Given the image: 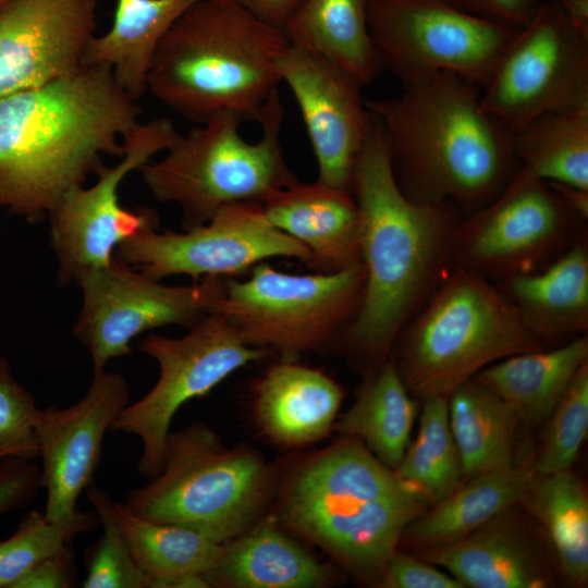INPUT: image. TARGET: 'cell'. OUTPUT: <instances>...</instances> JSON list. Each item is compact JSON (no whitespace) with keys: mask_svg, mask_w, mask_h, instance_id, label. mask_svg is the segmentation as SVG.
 <instances>
[{"mask_svg":"<svg viewBox=\"0 0 588 588\" xmlns=\"http://www.w3.org/2000/svg\"><path fill=\"white\" fill-rule=\"evenodd\" d=\"M343 400L338 382L295 360L270 366L253 390V416L273 443L298 448L322 440L333 429Z\"/></svg>","mask_w":588,"mask_h":588,"instance_id":"cell-22","label":"cell"},{"mask_svg":"<svg viewBox=\"0 0 588 588\" xmlns=\"http://www.w3.org/2000/svg\"><path fill=\"white\" fill-rule=\"evenodd\" d=\"M87 499L103 527L90 550L84 588H148L149 577L135 561L114 515V502L102 489L90 485Z\"/></svg>","mask_w":588,"mask_h":588,"instance_id":"cell-37","label":"cell"},{"mask_svg":"<svg viewBox=\"0 0 588 588\" xmlns=\"http://www.w3.org/2000/svg\"><path fill=\"white\" fill-rule=\"evenodd\" d=\"M519 504L544 531L560 575L567 584H588V495L571 470L536 474Z\"/></svg>","mask_w":588,"mask_h":588,"instance_id":"cell-30","label":"cell"},{"mask_svg":"<svg viewBox=\"0 0 588 588\" xmlns=\"http://www.w3.org/2000/svg\"><path fill=\"white\" fill-rule=\"evenodd\" d=\"M75 573V556L66 544L28 569L11 588H70L76 586Z\"/></svg>","mask_w":588,"mask_h":588,"instance_id":"cell-41","label":"cell"},{"mask_svg":"<svg viewBox=\"0 0 588 588\" xmlns=\"http://www.w3.org/2000/svg\"><path fill=\"white\" fill-rule=\"evenodd\" d=\"M400 339V376L413 396L449 397L485 367L544 348L514 304L487 277L453 267L407 322Z\"/></svg>","mask_w":588,"mask_h":588,"instance_id":"cell-7","label":"cell"},{"mask_svg":"<svg viewBox=\"0 0 588 588\" xmlns=\"http://www.w3.org/2000/svg\"><path fill=\"white\" fill-rule=\"evenodd\" d=\"M260 22L284 32L304 0H234Z\"/></svg>","mask_w":588,"mask_h":588,"instance_id":"cell-43","label":"cell"},{"mask_svg":"<svg viewBox=\"0 0 588 588\" xmlns=\"http://www.w3.org/2000/svg\"><path fill=\"white\" fill-rule=\"evenodd\" d=\"M274 520L376 586L405 528L429 506L360 440L342 437L279 473Z\"/></svg>","mask_w":588,"mask_h":588,"instance_id":"cell-4","label":"cell"},{"mask_svg":"<svg viewBox=\"0 0 588 588\" xmlns=\"http://www.w3.org/2000/svg\"><path fill=\"white\" fill-rule=\"evenodd\" d=\"M248 274L226 279L211 313L226 318L246 344L274 351L282 360L338 342L358 311L365 284L363 266L295 274L260 262Z\"/></svg>","mask_w":588,"mask_h":588,"instance_id":"cell-9","label":"cell"},{"mask_svg":"<svg viewBox=\"0 0 588 588\" xmlns=\"http://www.w3.org/2000/svg\"><path fill=\"white\" fill-rule=\"evenodd\" d=\"M536 474L532 458L505 470L463 480L446 499L416 517L403 531L400 543L418 551L467 536L502 512L519 505Z\"/></svg>","mask_w":588,"mask_h":588,"instance_id":"cell-25","label":"cell"},{"mask_svg":"<svg viewBox=\"0 0 588 588\" xmlns=\"http://www.w3.org/2000/svg\"><path fill=\"white\" fill-rule=\"evenodd\" d=\"M201 0H117L110 28L95 35L83 65L108 68L135 100L147 91L156 49L173 24Z\"/></svg>","mask_w":588,"mask_h":588,"instance_id":"cell-26","label":"cell"},{"mask_svg":"<svg viewBox=\"0 0 588 588\" xmlns=\"http://www.w3.org/2000/svg\"><path fill=\"white\" fill-rule=\"evenodd\" d=\"M40 487V469L30 461L0 462V514L27 505Z\"/></svg>","mask_w":588,"mask_h":588,"instance_id":"cell-40","label":"cell"},{"mask_svg":"<svg viewBox=\"0 0 588 588\" xmlns=\"http://www.w3.org/2000/svg\"><path fill=\"white\" fill-rule=\"evenodd\" d=\"M547 183V182H546ZM562 200L583 220L588 217V189L548 183Z\"/></svg>","mask_w":588,"mask_h":588,"instance_id":"cell-44","label":"cell"},{"mask_svg":"<svg viewBox=\"0 0 588 588\" xmlns=\"http://www.w3.org/2000/svg\"><path fill=\"white\" fill-rule=\"evenodd\" d=\"M179 136L169 119L139 121L123 138L119 162L103 166L90 187L71 189L49 212L50 245L60 284L75 282L82 273L109 265L121 243L146 226L158 225L156 210L122 206L119 189L132 171L166 151Z\"/></svg>","mask_w":588,"mask_h":588,"instance_id":"cell-14","label":"cell"},{"mask_svg":"<svg viewBox=\"0 0 588 588\" xmlns=\"http://www.w3.org/2000/svg\"><path fill=\"white\" fill-rule=\"evenodd\" d=\"M40 411L34 396L13 377L7 358L0 356V462L39 456L36 429Z\"/></svg>","mask_w":588,"mask_h":588,"instance_id":"cell-38","label":"cell"},{"mask_svg":"<svg viewBox=\"0 0 588 588\" xmlns=\"http://www.w3.org/2000/svg\"><path fill=\"white\" fill-rule=\"evenodd\" d=\"M100 523L97 513L78 509L61 520H49L32 511L15 532L0 541V587L11 586L33 566L59 551L79 534L89 532Z\"/></svg>","mask_w":588,"mask_h":588,"instance_id":"cell-35","label":"cell"},{"mask_svg":"<svg viewBox=\"0 0 588 588\" xmlns=\"http://www.w3.org/2000/svg\"><path fill=\"white\" fill-rule=\"evenodd\" d=\"M370 0H304L284 33L303 47L341 68L363 86L381 66L368 28Z\"/></svg>","mask_w":588,"mask_h":588,"instance_id":"cell-28","label":"cell"},{"mask_svg":"<svg viewBox=\"0 0 588 588\" xmlns=\"http://www.w3.org/2000/svg\"><path fill=\"white\" fill-rule=\"evenodd\" d=\"M399 97L365 99L384 133L395 179L419 204L469 213L493 199L519 168L513 135L481 106V89L452 72L403 83Z\"/></svg>","mask_w":588,"mask_h":588,"instance_id":"cell-3","label":"cell"},{"mask_svg":"<svg viewBox=\"0 0 588 588\" xmlns=\"http://www.w3.org/2000/svg\"><path fill=\"white\" fill-rule=\"evenodd\" d=\"M513 147L538 179L588 189V106L539 115L513 134Z\"/></svg>","mask_w":588,"mask_h":588,"instance_id":"cell-32","label":"cell"},{"mask_svg":"<svg viewBox=\"0 0 588 588\" xmlns=\"http://www.w3.org/2000/svg\"><path fill=\"white\" fill-rule=\"evenodd\" d=\"M138 350L159 367L155 385L128 403L111 430L139 438V475L152 479L162 467L167 438L177 411L191 400L207 395L237 369L260 360L268 351L246 344L230 321L210 313L181 338L149 334Z\"/></svg>","mask_w":588,"mask_h":588,"instance_id":"cell-11","label":"cell"},{"mask_svg":"<svg viewBox=\"0 0 588 588\" xmlns=\"http://www.w3.org/2000/svg\"><path fill=\"white\" fill-rule=\"evenodd\" d=\"M567 20L585 36H588V0H559Z\"/></svg>","mask_w":588,"mask_h":588,"instance_id":"cell-45","label":"cell"},{"mask_svg":"<svg viewBox=\"0 0 588 588\" xmlns=\"http://www.w3.org/2000/svg\"><path fill=\"white\" fill-rule=\"evenodd\" d=\"M471 14L520 28L536 14L542 0H451Z\"/></svg>","mask_w":588,"mask_h":588,"instance_id":"cell-42","label":"cell"},{"mask_svg":"<svg viewBox=\"0 0 588 588\" xmlns=\"http://www.w3.org/2000/svg\"><path fill=\"white\" fill-rule=\"evenodd\" d=\"M368 28L381 66L402 83L452 72L481 90L519 29L451 0H370Z\"/></svg>","mask_w":588,"mask_h":588,"instance_id":"cell-10","label":"cell"},{"mask_svg":"<svg viewBox=\"0 0 588 588\" xmlns=\"http://www.w3.org/2000/svg\"><path fill=\"white\" fill-rule=\"evenodd\" d=\"M470 215L458 224L450 264L503 278L540 267L564 246L580 218L548 183L522 167Z\"/></svg>","mask_w":588,"mask_h":588,"instance_id":"cell-16","label":"cell"},{"mask_svg":"<svg viewBox=\"0 0 588 588\" xmlns=\"http://www.w3.org/2000/svg\"><path fill=\"white\" fill-rule=\"evenodd\" d=\"M381 588H465L450 573L436 565L397 549L388 560L379 580Z\"/></svg>","mask_w":588,"mask_h":588,"instance_id":"cell-39","label":"cell"},{"mask_svg":"<svg viewBox=\"0 0 588 588\" xmlns=\"http://www.w3.org/2000/svg\"><path fill=\"white\" fill-rule=\"evenodd\" d=\"M588 360L586 335L552 350L514 354L477 372L474 378L499 395L519 421L547 420L579 367Z\"/></svg>","mask_w":588,"mask_h":588,"instance_id":"cell-27","label":"cell"},{"mask_svg":"<svg viewBox=\"0 0 588 588\" xmlns=\"http://www.w3.org/2000/svg\"><path fill=\"white\" fill-rule=\"evenodd\" d=\"M421 400L418 432L394 471L416 489L430 507L452 494L464 478L450 428L448 399L427 396Z\"/></svg>","mask_w":588,"mask_h":588,"instance_id":"cell-34","label":"cell"},{"mask_svg":"<svg viewBox=\"0 0 588 588\" xmlns=\"http://www.w3.org/2000/svg\"><path fill=\"white\" fill-rule=\"evenodd\" d=\"M149 480L127 494V511L225 543L269 515L279 471L259 452L230 449L195 422L169 433L161 470Z\"/></svg>","mask_w":588,"mask_h":588,"instance_id":"cell-6","label":"cell"},{"mask_svg":"<svg viewBox=\"0 0 588 588\" xmlns=\"http://www.w3.org/2000/svg\"><path fill=\"white\" fill-rule=\"evenodd\" d=\"M142 108L105 66L0 98V208L42 221L71 189L122 157Z\"/></svg>","mask_w":588,"mask_h":588,"instance_id":"cell-1","label":"cell"},{"mask_svg":"<svg viewBox=\"0 0 588 588\" xmlns=\"http://www.w3.org/2000/svg\"><path fill=\"white\" fill-rule=\"evenodd\" d=\"M284 112L275 89L258 121L256 143L240 135V115L224 111L210 117L180 134L163 158L138 169L145 185L158 201L181 208L184 230L206 223L225 205L265 203L299 181L283 158Z\"/></svg>","mask_w":588,"mask_h":588,"instance_id":"cell-8","label":"cell"},{"mask_svg":"<svg viewBox=\"0 0 588 588\" xmlns=\"http://www.w3.org/2000/svg\"><path fill=\"white\" fill-rule=\"evenodd\" d=\"M417 404L403 382L395 362L388 359L372 370L356 401L334 424L342 437H352L384 465L399 466L409 442Z\"/></svg>","mask_w":588,"mask_h":588,"instance_id":"cell-29","label":"cell"},{"mask_svg":"<svg viewBox=\"0 0 588 588\" xmlns=\"http://www.w3.org/2000/svg\"><path fill=\"white\" fill-rule=\"evenodd\" d=\"M278 71L299 108L317 160V180L351 192L354 167L372 124L360 95L363 85L323 57L290 42Z\"/></svg>","mask_w":588,"mask_h":588,"instance_id":"cell-17","label":"cell"},{"mask_svg":"<svg viewBox=\"0 0 588 588\" xmlns=\"http://www.w3.org/2000/svg\"><path fill=\"white\" fill-rule=\"evenodd\" d=\"M128 403L125 378L105 368L94 371L86 394L72 406L40 411L36 432L42 461L40 487L47 491L44 514L49 520L76 511L77 499L91 485L101 461L105 434Z\"/></svg>","mask_w":588,"mask_h":588,"instance_id":"cell-18","label":"cell"},{"mask_svg":"<svg viewBox=\"0 0 588 588\" xmlns=\"http://www.w3.org/2000/svg\"><path fill=\"white\" fill-rule=\"evenodd\" d=\"M516 506L454 542L418 550L417 556L444 567L465 588L554 586L549 559Z\"/></svg>","mask_w":588,"mask_h":588,"instance_id":"cell-20","label":"cell"},{"mask_svg":"<svg viewBox=\"0 0 588 588\" xmlns=\"http://www.w3.org/2000/svg\"><path fill=\"white\" fill-rule=\"evenodd\" d=\"M268 221L302 243L315 272H338L363 266L359 212L352 192L320 181H299L261 204Z\"/></svg>","mask_w":588,"mask_h":588,"instance_id":"cell-21","label":"cell"},{"mask_svg":"<svg viewBox=\"0 0 588 588\" xmlns=\"http://www.w3.org/2000/svg\"><path fill=\"white\" fill-rule=\"evenodd\" d=\"M504 294L546 344L588 328V252L572 244L547 267L504 278Z\"/></svg>","mask_w":588,"mask_h":588,"instance_id":"cell-24","label":"cell"},{"mask_svg":"<svg viewBox=\"0 0 588 588\" xmlns=\"http://www.w3.org/2000/svg\"><path fill=\"white\" fill-rule=\"evenodd\" d=\"M287 45L282 29L234 0H201L159 42L147 90L197 123L224 111L258 122L281 83L278 61Z\"/></svg>","mask_w":588,"mask_h":588,"instance_id":"cell-5","label":"cell"},{"mask_svg":"<svg viewBox=\"0 0 588 588\" xmlns=\"http://www.w3.org/2000/svg\"><path fill=\"white\" fill-rule=\"evenodd\" d=\"M9 0H0V8L4 5Z\"/></svg>","mask_w":588,"mask_h":588,"instance_id":"cell-46","label":"cell"},{"mask_svg":"<svg viewBox=\"0 0 588 588\" xmlns=\"http://www.w3.org/2000/svg\"><path fill=\"white\" fill-rule=\"evenodd\" d=\"M205 577L210 587L321 588L333 584L336 576L269 514L222 543L215 566Z\"/></svg>","mask_w":588,"mask_h":588,"instance_id":"cell-23","label":"cell"},{"mask_svg":"<svg viewBox=\"0 0 588 588\" xmlns=\"http://www.w3.org/2000/svg\"><path fill=\"white\" fill-rule=\"evenodd\" d=\"M115 519L149 587L161 579L187 574L206 575L216 564L222 543L193 529L149 520L114 502Z\"/></svg>","mask_w":588,"mask_h":588,"instance_id":"cell-33","label":"cell"},{"mask_svg":"<svg viewBox=\"0 0 588 588\" xmlns=\"http://www.w3.org/2000/svg\"><path fill=\"white\" fill-rule=\"evenodd\" d=\"M149 225L121 243L114 257L156 279L187 274L234 278L267 259L309 260L308 249L273 226L259 203L221 207L206 223L185 232H157Z\"/></svg>","mask_w":588,"mask_h":588,"instance_id":"cell-15","label":"cell"},{"mask_svg":"<svg viewBox=\"0 0 588 588\" xmlns=\"http://www.w3.org/2000/svg\"><path fill=\"white\" fill-rule=\"evenodd\" d=\"M100 0H9L0 8V98L83 66Z\"/></svg>","mask_w":588,"mask_h":588,"instance_id":"cell-19","label":"cell"},{"mask_svg":"<svg viewBox=\"0 0 588 588\" xmlns=\"http://www.w3.org/2000/svg\"><path fill=\"white\" fill-rule=\"evenodd\" d=\"M448 411L464 480L516 464L514 438L519 420L493 391L473 377L449 395Z\"/></svg>","mask_w":588,"mask_h":588,"instance_id":"cell-31","label":"cell"},{"mask_svg":"<svg viewBox=\"0 0 588 588\" xmlns=\"http://www.w3.org/2000/svg\"><path fill=\"white\" fill-rule=\"evenodd\" d=\"M365 271L360 306L338 340L373 370L428 299L450 262L458 223L452 204H419L401 189L384 133L372 124L351 185Z\"/></svg>","mask_w":588,"mask_h":588,"instance_id":"cell-2","label":"cell"},{"mask_svg":"<svg viewBox=\"0 0 588 588\" xmlns=\"http://www.w3.org/2000/svg\"><path fill=\"white\" fill-rule=\"evenodd\" d=\"M547 422L537 474L571 469L588 432V360L574 375Z\"/></svg>","mask_w":588,"mask_h":588,"instance_id":"cell-36","label":"cell"},{"mask_svg":"<svg viewBox=\"0 0 588 588\" xmlns=\"http://www.w3.org/2000/svg\"><path fill=\"white\" fill-rule=\"evenodd\" d=\"M223 277H205L189 285H167L118 258L82 273V307L73 327L94 371L132 353L139 334L176 324L188 329L212 311L226 285Z\"/></svg>","mask_w":588,"mask_h":588,"instance_id":"cell-13","label":"cell"},{"mask_svg":"<svg viewBox=\"0 0 588 588\" xmlns=\"http://www.w3.org/2000/svg\"><path fill=\"white\" fill-rule=\"evenodd\" d=\"M1 588V587H0Z\"/></svg>","mask_w":588,"mask_h":588,"instance_id":"cell-47","label":"cell"},{"mask_svg":"<svg viewBox=\"0 0 588 588\" xmlns=\"http://www.w3.org/2000/svg\"><path fill=\"white\" fill-rule=\"evenodd\" d=\"M480 100L512 135L544 113L588 106V36L559 0L541 1L518 29Z\"/></svg>","mask_w":588,"mask_h":588,"instance_id":"cell-12","label":"cell"}]
</instances>
